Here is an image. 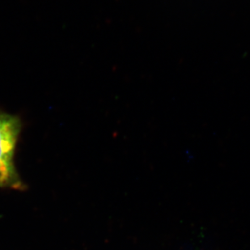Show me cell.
<instances>
[{"mask_svg": "<svg viewBox=\"0 0 250 250\" xmlns=\"http://www.w3.org/2000/svg\"><path fill=\"white\" fill-rule=\"evenodd\" d=\"M21 130L17 116L0 112V187L23 189L14 166L15 148Z\"/></svg>", "mask_w": 250, "mask_h": 250, "instance_id": "cell-1", "label": "cell"}]
</instances>
